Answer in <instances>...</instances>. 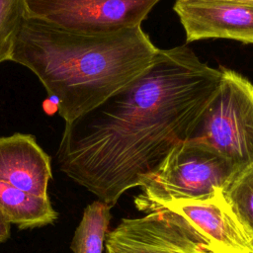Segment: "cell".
<instances>
[{
  "label": "cell",
  "mask_w": 253,
  "mask_h": 253,
  "mask_svg": "<svg viewBox=\"0 0 253 253\" xmlns=\"http://www.w3.org/2000/svg\"><path fill=\"white\" fill-rule=\"evenodd\" d=\"M27 18V0H0V63L12 60Z\"/></svg>",
  "instance_id": "13"
},
{
  "label": "cell",
  "mask_w": 253,
  "mask_h": 253,
  "mask_svg": "<svg viewBox=\"0 0 253 253\" xmlns=\"http://www.w3.org/2000/svg\"><path fill=\"white\" fill-rule=\"evenodd\" d=\"M158 50L141 26L89 35L27 18L11 61L38 77L58 115L70 123L135 80Z\"/></svg>",
  "instance_id": "2"
},
{
  "label": "cell",
  "mask_w": 253,
  "mask_h": 253,
  "mask_svg": "<svg viewBox=\"0 0 253 253\" xmlns=\"http://www.w3.org/2000/svg\"><path fill=\"white\" fill-rule=\"evenodd\" d=\"M222 192L238 220L253 239V164L239 170Z\"/></svg>",
  "instance_id": "12"
},
{
  "label": "cell",
  "mask_w": 253,
  "mask_h": 253,
  "mask_svg": "<svg viewBox=\"0 0 253 253\" xmlns=\"http://www.w3.org/2000/svg\"><path fill=\"white\" fill-rule=\"evenodd\" d=\"M220 71L217 92L190 138L243 169L253 164V84L234 70Z\"/></svg>",
  "instance_id": "4"
},
{
  "label": "cell",
  "mask_w": 253,
  "mask_h": 253,
  "mask_svg": "<svg viewBox=\"0 0 253 253\" xmlns=\"http://www.w3.org/2000/svg\"><path fill=\"white\" fill-rule=\"evenodd\" d=\"M105 245L107 253H211L167 211L121 219Z\"/></svg>",
  "instance_id": "7"
},
{
  "label": "cell",
  "mask_w": 253,
  "mask_h": 253,
  "mask_svg": "<svg viewBox=\"0 0 253 253\" xmlns=\"http://www.w3.org/2000/svg\"><path fill=\"white\" fill-rule=\"evenodd\" d=\"M251 1H253V0H251Z\"/></svg>",
  "instance_id": "15"
},
{
  "label": "cell",
  "mask_w": 253,
  "mask_h": 253,
  "mask_svg": "<svg viewBox=\"0 0 253 253\" xmlns=\"http://www.w3.org/2000/svg\"><path fill=\"white\" fill-rule=\"evenodd\" d=\"M160 0H27L28 18L72 33L99 35L140 27Z\"/></svg>",
  "instance_id": "5"
},
{
  "label": "cell",
  "mask_w": 253,
  "mask_h": 253,
  "mask_svg": "<svg viewBox=\"0 0 253 253\" xmlns=\"http://www.w3.org/2000/svg\"><path fill=\"white\" fill-rule=\"evenodd\" d=\"M110 211L111 207L100 200L84 209L70 244L73 253H103L111 220Z\"/></svg>",
  "instance_id": "11"
},
{
  "label": "cell",
  "mask_w": 253,
  "mask_h": 253,
  "mask_svg": "<svg viewBox=\"0 0 253 253\" xmlns=\"http://www.w3.org/2000/svg\"><path fill=\"white\" fill-rule=\"evenodd\" d=\"M188 42L229 39L253 43V1L175 0L173 7Z\"/></svg>",
  "instance_id": "8"
},
{
  "label": "cell",
  "mask_w": 253,
  "mask_h": 253,
  "mask_svg": "<svg viewBox=\"0 0 253 253\" xmlns=\"http://www.w3.org/2000/svg\"><path fill=\"white\" fill-rule=\"evenodd\" d=\"M52 178L50 156L34 135L0 136V181L39 197L48 198Z\"/></svg>",
  "instance_id": "9"
},
{
  "label": "cell",
  "mask_w": 253,
  "mask_h": 253,
  "mask_svg": "<svg viewBox=\"0 0 253 253\" xmlns=\"http://www.w3.org/2000/svg\"><path fill=\"white\" fill-rule=\"evenodd\" d=\"M157 211L170 212L211 253H253V239L238 220L222 189L202 199L173 200L159 206Z\"/></svg>",
  "instance_id": "6"
},
{
  "label": "cell",
  "mask_w": 253,
  "mask_h": 253,
  "mask_svg": "<svg viewBox=\"0 0 253 253\" xmlns=\"http://www.w3.org/2000/svg\"><path fill=\"white\" fill-rule=\"evenodd\" d=\"M11 235V224L0 211V243L5 242Z\"/></svg>",
  "instance_id": "14"
},
{
  "label": "cell",
  "mask_w": 253,
  "mask_h": 253,
  "mask_svg": "<svg viewBox=\"0 0 253 253\" xmlns=\"http://www.w3.org/2000/svg\"><path fill=\"white\" fill-rule=\"evenodd\" d=\"M241 169L209 145L194 139L177 144L151 173L140 179L135 208L149 213L173 200L202 199L224 189Z\"/></svg>",
  "instance_id": "3"
},
{
  "label": "cell",
  "mask_w": 253,
  "mask_h": 253,
  "mask_svg": "<svg viewBox=\"0 0 253 253\" xmlns=\"http://www.w3.org/2000/svg\"><path fill=\"white\" fill-rule=\"evenodd\" d=\"M0 211L11 224L20 229L53 224L58 212L49 198H42L0 181Z\"/></svg>",
  "instance_id": "10"
},
{
  "label": "cell",
  "mask_w": 253,
  "mask_h": 253,
  "mask_svg": "<svg viewBox=\"0 0 253 253\" xmlns=\"http://www.w3.org/2000/svg\"><path fill=\"white\" fill-rule=\"evenodd\" d=\"M220 79V69L187 45L159 49L130 84L65 123L56 151L60 171L114 207L191 137Z\"/></svg>",
  "instance_id": "1"
}]
</instances>
